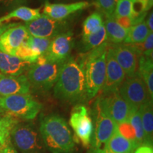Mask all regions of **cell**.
Wrapping results in <instances>:
<instances>
[{
  "label": "cell",
  "instance_id": "24",
  "mask_svg": "<svg viewBox=\"0 0 153 153\" xmlns=\"http://www.w3.org/2000/svg\"><path fill=\"white\" fill-rule=\"evenodd\" d=\"M151 33L147 26L146 23L143 21L128 29V33L124 41L125 44L133 45L141 43L145 41L148 36Z\"/></svg>",
  "mask_w": 153,
  "mask_h": 153
},
{
  "label": "cell",
  "instance_id": "17",
  "mask_svg": "<svg viewBox=\"0 0 153 153\" xmlns=\"http://www.w3.org/2000/svg\"><path fill=\"white\" fill-rule=\"evenodd\" d=\"M30 85L27 76L0 74V95L2 97L29 94Z\"/></svg>",
  "mask_w": 153,
  "mask_h": 153
},
{
  "label": "cell",
  "instance_id": "38",
  "mask_svg": "<svg viewBox=\"0 0 153 153\" xmlns=\"http://www.w3.org/2000/svg\"><path fill=\"white\" fill-rule=\"evenodd\" d=\"M16 24H3V25H0V36H1L2 34L4 33V32L7 30V29H9V28L12 27L16 25Z\"/></svg>",
  "mask_w": 153,
  "mask_h": 153
},
{
  "label": "cell",
  "instance_id": "32",
  "mask_svg": "<svg viewBox=\"0 0 153 153\" xmlns=\"http://www.w3.org/2000/svg\"><path fill=\"white\" fill-rule=\"evenodd\" d=\"M114 17L115 21L118 23L122 27L129 29L132 26H133V19L131 16H123V17Z\"/></svg>",
  "mask_w": 153,
  "mask_h": 153
},
{
  "label": "cell",
  "instance_id": "9",
  "mask_svg": "<svg viewBox=\"0 0 153 153\" xmlns=\"http://www.w3.org/2000/svg\"><path fill=\"white\" fill-rule=\"evenodd\" d=\"M73 47V33L68 30L53 38L46 52L40 55L35 63L42 65L46 62H65Z\"/></svg>",
  "mask_w": 153,
  "mask_h": 153
},
{
  "label": "cell",
  "instance_id": "21",
  "mask_svg": "<svg viewBox=\"0 0 153 153\" xmlns=\"http://www.w3.org/2000/svg\"><path fill=\"white\" fill-rule=\"evenodd\" d=\"M145 135V145L152 146L153 111L152 101L149 100L139 108Z\"/></svg>",
  "mask_w": 153,
  "mask_h": 153
},
{
  "label": "cell",
  "instance_id": "40",
  "mask_svg": "<svg viewBox=\"0 0 153 153\" xmlns=\"http://www.w3.org/2000/svg\"><path fill=\"white\" fill-rule=\"evenodd\" d=\"M147 2V10L149 11L150 9H152L153 5V0H146Z\"/></svg>",
  "mask_w": 153,
  "mask_h": 153
},
{
  "label": "cell",
  "instance_id": "1",
  "mask_svg": "<svg viewBox=\"0 0 153 153\" xmlns=\"http://www.w3.org/2000/svg\"><path fill=\"white\" fill-rule=\"evenodd\" d=\"M54 96L70 104H79L87 100L85 74L73 57H69L63 65L54 86Z\"/></svg>",
  "mask_w": 153,
  "mask_h": 153
},
{
  "label": "cell",
  "instance_id": "33",
  "mask_svg": "<svg viewBox=\"0 0 153 153\" xmlns=\"http://www.w3.org/2000/svg\"><path fill=\"white\" fill-rule=\"evenodd\" d=\"M26 1V0H0V3H1L3 5L7 7H17V6L25 3Z\"/></svg>",
  "mask_w": 153,
  "mask_h": 153
},
{
  "label": "cell",
  "instance_id": "28",
  "mask_svg": "<svg viewBox=\"0 0 153 153\" xmlns=\"http://www.w3.org/2000/svg\"><path fill=\"white\" fill-rule=\"evenodd\" d=\"M51 40L48 38L33 37L29 36L26 40V43L29 48L38 56L43 55L47 51L51 44Z\"/></svg>",
  "mask_w": 153,
  "mask_h": 153
},
{
  "label": "cell",
  "instance_id": "16",
  "mask_svg": "<svg viewBox=\"0 0 153 153\" xmlns=\"http://www.w3.org/2000/svg\"><path fill=\"white\" fill-rule=\"evenodd\" d=\"M29 36L24 25L16 24L0 36V51L7 54L15 55L19 48Z\"/></svg>",
  "mask_w": 153,
  "mask_h": 153
},
{
  "label": "cell",
  "instance_id": "42",
  "mask_svg": "<svg viewBox=\"0 0 153 153\" xmlns=\"http://www.w3.org/2000/svg\"><path fill=\"white\" fill-rule=\"evenodd\" d=\"M2 111V110H1V108H0V111Z\"/></svg>",
  "mask_w": 153,
  "mask_h": 153
},
{
  "label": "cell",
  "instance_id": "20",
  "mask_svg": "<svg viewBox=\"0 0 153 153\" xmlns=\"http://www.w3.org/2000/svg\"><path fill=\"white\" fill-rule=\"evenodd\" d=\"M41 8H30L26 6H20L8 14L0 17V25L8 24L11 21H23L29 22L41 16Z\"/></svg>",
  "mask_w": 153,
  "mask_h": 153
},
{
  "label": "cell",
  "instance_id": "37",
  "mask_svg": "<svg viewBox=\"0 0 153 153\" xmlns=\"http://www.w3.org/2000/svg\"><path fill=\"white\" fill-rule=\"evenodd\" d=\"M146 25L148 26V29L150 30V32H152L153 30V13L152 11H151L150 14L149 15L148 19L146 21Z\"/></svg>",
  "mask_w": 153,
  "mask_h": 153
},
{
  "label": "cell",
  "instance_id": "30",
  "mask_svg": "<svg viewBox=\"0 0 153 153\" xmlns=\"http://www.w3.org/2000/svg\"><path fill=\"white\" fill-rule=\"evenodd\" d=\"M118 0H95V4L106 17L114 16Z\"/></svg>",
  "mask_w": 153,
  "mask_h": 153
},
{
  "label": "cell",
  "instance_id": "11",
  "mask_svg": "<svg viewBox=\"0 0 153 153\" xmlns=\"http://www.w3.org/2000/svg\"><path fill=\"white\" fill-rule=\"evenodd\" d=\"M24 26L30 36L48 39L68 31V25L65 21L54 20L44 14L35 20L26 22Z\"/></svg>",
  "mask_w": 153,
  "mask_h": 153
},
{
  "label": "cell",
  "instance_id": "25",
  "mask_svg": "<svg viewBox=\"0 0 153 153\" xmlns=\"http://www.w3.org/2000/svg\"><path fill=\"white\" fill-rule=\"evenodd\" d=\"M107 41L106 31L104 24L97 33L82 37L81 49L83 52H89L97 48Z\"/></svg>",
  "mask_w": 153,
  "mask_h": 153
},
{
  "label": "cell",
  "instance_id": "6",
  "mask_svg": "<svg viewBox=\"0 0 153 153\" xmlns=\"http://www.w3.org/2000/svg\"><path fill=\"white\" fill-rule=\"evenodd\" d=\"M10 140L22 153H44L39 129L31 123L18 122L10 132Z\"/></svg>",
  "mask_w": 153,
  "mask_h": 153
},
{
  "label": "cell",
  "instance_id": "15",
  "mask_svg": "<svg viewBox=\"0 0 153 153\" xmlns=\"http://www.w3.org/2000/svg\"><path fill=\"white\" fill-rule=\"evenodd\" d=\"M111 47L115 58L123 69L126 77L135 75L137 73L138 55L133 48L125 43L111 44Z\"/></svg>",
  "mask_w": 153,
  "mask_h": 153
},
{
  "label": "cell",
  "instance_id": "4",
  "mask_svg": "<svg viewBox=\"0 0 153 153\" xmlns=\"http://www.w3.org/2000/svg\"><path fill=\"white\" fill-rule=\"evenodd\" d=\"M42 107V104L29 94L0 97V108L19 120L34 119Z\"/></svg>",
  "mask_w": 153,
  "mask_h": 153
},
{
  "label": "cell",
  "instance_id": "14",
  "mask_svg": "<svg viewBox=\"0 0 153 153\" xmlns=\"http://www.w3.org/2000/svg\"><path fill=\"white\" fill-rule=\"evenodd\" d=\"M91 6L87 1H80L73 3H52L45 1L43 7V14L57 21H64L72 14L82 11Z\"/></svg>",
  "mask_w": 153,
  "mask_h": 153
},
{
  "label": "cell",
  "instance_id": "41",
  "mask_svg": "<svg viewBox=\"0 0 153 153\" xmlns=\"http://www.w3.org/2000/svg\"><path fill=\"white\" fill-rule=\"evenodd\" d=\"M87 1H89H89H93V0H87Z\"/></svg>",
  "mask_w": 153,
  "mask_h": 153
},
{
  "label": "cell",
  "instance_id": "43",
  "mask_svg": "<svg viewBox=\"0 0 153 153\" xmlns=\"http://www.w3.org/2000/svg\"><path fill=\"white\" fill-rule=\"evenodd\" d=\"M0 153H1V149H0Z\"/></svg>",
  "mask_w": 153,
  "mask_h": 153
},
{
  "label": "cell",
  "instance_id": "22",
  "mask_svg": "<svg viewBox=\"0 0 153 153\" xmlns=\"http://www.w3.org/2000/svg\"><path fill=\"white\" fill-rule=\"evenodd\" d=\"M137 74L146 85L150 99H153V60L152 57L141 55L138 58Z\"/></svg>",
  "mask_w": 153,
  "mask_h": 153
},
{
  "label": "cell",
  "instance_id": "7",
  "mask_svg": "<svg viewBox=\"0 0 153 153\" xmlns=\"http://www.w3.org/2000/svg\"><path fill=\"white\" fill-rule=\"evenodd\" d=\"M65 62H46L42 65L34 63L32 65L26 76L30 88L41 92L50 90L57 82L61 69Z\"/></svg>",
  "mask_w": 153,
  "mask_h": 153
},
{
  "label": "cell",
  "instance_id": "44",
  "mask_svg": "<svg viewBox=\"0 0 153 153\" xmlns=\"http://www.w3.org/2000/svg\"><path fill=\"white\" fill-rule=\"evenodd\" d=\"M45 1H48V0H45Z\"/></svg>",
  "mask_w": 153,
  "mask_h": 153
},
{
  "label": "cell",
  "instance_id": "34",
  "mask_svg": "<svg viewBox=\"0 0 153 153\" xmlns=\"http://www.w3.org/2000/svg\"><path fill=\"white\" fill-rule=\"evenodd\" d=\"M10 141V135L0 131V149L4 147Z\"/></svg>",
  "mask_w": 153,
  "mask_h": 153
},
{
  "label": "cell",
  "instance_id": "12",
  "mask_svg": "<svg viewBox=\"0 0 153 153\" xmlns=\"http://www.w3.org/2000/svg\"><path fill=\"white\" fill-rule=\"evenodd\" d=\"M126 75L115 58L111 45L108 44L106 53V78L101 90L103 94L118 91Z\"/></svg>",
  "mask_w": 153,
  "mask_h": 153
},
{
  "label": "cell",
  "instance_id": "27",
  "mask_svg": "<svg viewBox=\"0 0 153 153\" xmlns=\"http://www.w3.org/2000/svg\"><path fill=\"white\" fill-rule=\"evenodd\" d=\"M128 121L133 128L135 136V143L137 148L145 145V135L143 131L140 112L139 109H131Z\"/></svg>",
  "mask_w": 153,
  "mask_h": 153
},
{
  "label": "cell",
  "instance_id": "31",
  "mask_svg": "<svg viewBox=\"0 0 153 153\" xmlns=\"http://www.w3.org/2000/svg\"><path fill=\"white\" fill-rule=\"evenodd\" d=\"M133 0H118L114 16H131V7Z\"/></svg>",
  "mask_w": 153,
  "mask_h": 153
},
{
  "label": "cell",
  "instance_id": "35",
  "mask_svg": "<svg viewBox=\"0 0 153 153\" xmlns=\"http://www.w3.org/2000/svg\"><path fill=\"white\" fill-rule=\"evenodd\" d=\"M134 153H153L152 146L143 145L137 147Z\"/></svg>",
  "mask_w": 153,
  "mask_h": 153
},
{
  "label": "cell",
  "instance_id": "2",
  "mask_svg": "<svg viewBox=\"0 0 153 153\" xmlns=\"http://www.w3.org/2000/svg\"><path fill=\"white\" fill-rule=\"evenodd\" d=\"M39 132L45 148L51 153H75L73 135L62 116L51 114L41 120Z\"/></svg>",
  "mask_w": 153,
  "mask_h": 153
},
{
  "label": "cell",
  "instance_id": "18",
  "mask_svg": "<svg viewBox=\"0 0 153 153\" xmlns=\"http://www.w3.org/2000/svg\"><path fill=\"white\" fill-rule=\"evenodd\" d=\"M33 63L0 51V71L7 75L18 76L28 71Z\"/></svg>",
  "mask_w": 153,
  "mask_h": 153
},
{
  "label": "cell",
  "instance_id": "39",
  "mask_svg": "<svg viewBox=\"0 0 153 153\" xmlns=\"http://www.w3.org/2000/svg\"><path fill=\"white\" fill-rule=\"evenodd\" d=\"M49 1V0H48ZM53 2L52 3H73L76 2V1H83V0H51Z\"/></svg>",
  "mask_w": 153,
  "mask_h": 153
},
{
  "label": "cell",
  "instance_id": "36",
  "mask_svg": "<svg viewBox=\"0 0 153 153\" xmlns=\"http://www.w3.org/2000/svg\"><path fill=\"white\" fill-rule=\"evenodd\" d=\"M1 153H19L16 150V148H14L10 144V143H9L8 144L6 145L4 147H3L1 149Z\"/></svg>",
  "mask_w": 153,
  "mask_h": 153
},
{
  "label": "cell",
  "instance_id": "3",
  "mask_svg": "<svg viewBox=\"0 0 153 153\" xmlns=\"http://www.w3.org/2000/svg\"><path fill=\"white\" fill-rule=\"evenodd\" d=\"M108 41L91 50L82 58L79 63L85 78L87 100H91L102 89L106 78V53Z\"/></svg>",
  "mask_w": 153,
  "mask_h": 153
},
{
  "label": "cell",
  "instance_id": "29",
  "mask_svg": "<svg viewBox=\"0 0 153 153\" xmlns=\"http://www.w3.org/2000/svg\"><path fill=\"white\" fill-rule=\"evenodd\" d=\"M18 122L19 120L16 118L6 114L3 111H0V131L10 135L11 129Z\"/></svg>",
  "mask_w": 153,
  "mask_h": 153
},
{
  "label": "cell",
  "instance_id": "8",
  "mask_svg": "<svg viewBox=\"0 0 153 153\" xmlns=\"http://www.w3.org/2000/svg\"><path fill=\"white\" fill-rule=\"evenodd\" d=\"M118 91L132 109H139L145 103L151 100L146 85L137 72L135 75L125 77Z\"/></svg>",
  "mask_w": 153,
  "mask_h": 153
},
{
  "label": "cell",
  "instance_id": "26",
  "mask_svg": "<svg viewBox=\"0 0 153 153\" xmlns=\"http://www.w3.org/2000/svg\"><path fill=\"white\" fill-rule=\"evenodd\" d=\"M104 24L102 14L99 11H94L84 21L82 25V37L97 33Z\"/></svg>",
  "mask_w": 153,
  "mask_h": 153
},
{
  "label": "cell",
  "instance_id": "10",
  "mask_svg": "<svg viewBox=\"0 0 153 153\" xmlns=\"http://www.w3.org/2000/svg\"><path fill=\"white\" fill-rule=\"evenodd\" d=\"M69 123L83 146L89 148L94 133V124L87 107L82 104L74 106Z\"/></svg>",
  "mask_w": 153,
  "mask_h": 153
},
{
  "label": "cell",
  "instance_id": "19",
  "mask_svg": "<svg viewBox=\"0 0 153 153\" xmlns=\"http://www.w3.org/2000/svg\"><path fill=\"white\" fill-rule=\"evenodd\" d=\"M136 146L116 131L99 153H132Z\"/></svg>",
  "mask_w": 153,
  "mask_h": 153
},
{
  "label": "cell",
  "instance_id": "5",
  "mask_svg": "<svg viewBox=\"0 0 153 153\" xmlns=\"http://www.w3.org/2000/svg\"><path fill=\"white\" fill-rule=\"evenodd\" d=\"M95 126H94V135L91 138L89 153H99L107 141L118 131V126L107 111L102 97L96 101Z\"/></svg>",
  "mask_w": 153,
  "mask_h": 153
},
{
  "label": "cell",
  "instance_id": "13",
  "mask_svg": "<svg viewBox=\"0 0 153 153\" xmlns=\"http://www.w3.org/2000/svg\"><path fill=\"white\" fill-rule=\"evenodd\" d=\"M108 114L118 125L128 120L132 108L122 98L118 91L101 96Z\"/></svg>",
  "mask_w": 153,
  "mask_h": 153
},
{
  "label": "cell",
  "instance_id": "23",
  "mask_svg": "<svg viewBox=\"0 0 153 153\" xmlns=\"http://www.w3.org/2000/svg\"><path fill=\"white\" fill-rule=\"evenodd\" d=\"M104 26L106 31L107 41H110L112 44H120L125 41L128 29L120 26L115 21L114 16L106 17Z\"/></svg>",
  "mask_w": 153,
  "mask_h": 153
}]
</instances>
